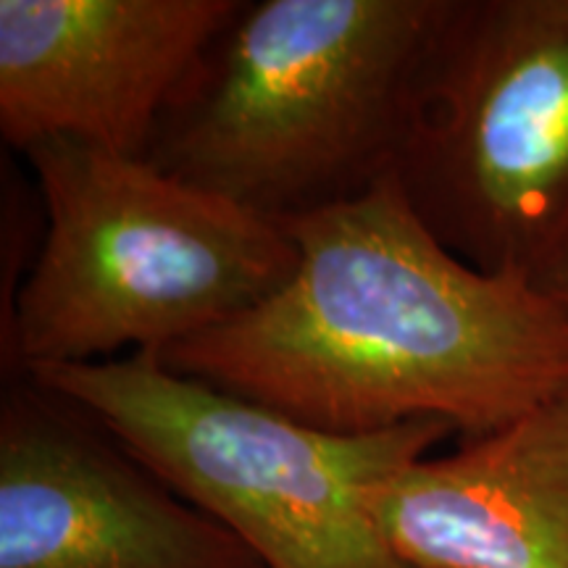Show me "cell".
I'll list each match as a JSON object with an SVG mask.
<instances>
[{"label":"cell","instance_id":"cell-4","mask_svg":"<svg viewBox=\"0 0 568 568\" xmlns=\"http://www.w3.org/2000/svg\"><path fill=\"white\" fill-rule=\"evenodd\" d=\"M24 376L95 418L264 568H416L387 542L374 495L453 435L443 422L332 435L176 374L153 353Z\"/></svg>","mask_w":568,"mask_h":568},{"label":"cell","instance_id":"cell-7","mask_svg":"<svg viewBox=\"0 0 568 568\" xmlns=\"http://www.w3.org/2000/svg\"><path fill=\"white\" fill-rule=\"evenodd\" d=\"M243 0H0V134L145 159Z\"/></svg>","mask_w":568,"mask_h":568},{"label":"cell","instance_id":"cell-3","mask_svg":"<svg viewBox=\"0 0 568 568\" xmlns=\"http://www.w3.org/2000/svg\"><path fill=\"white\" fill-rule=\"evenodd\" d=\"M24 155L45 230L3 316L13 379L122 351L159 355L247 314L295 272L282 224L148 159L71 140Z\"/></svg>","mask_w":568,"mask_h":568},{"label":"cell","instance_id":"cell-1","mask_svg":"<svg viewBox=\"0 0 568 568\" xmlns=\"http://www.w3.org/2000/svg\"><path fill=\"white\" fill-rule=\"evenodd\" d=\"M282 226L290 280L163 366L351 437L443 422L464 443L568 387L566 305L447 251L395 176Z\"/></svg>","mask_w":568,"mask_h":568},{"label":"cell","instance_id":"cell-2","mask_svg":"<svg viewBox=\"0 0 568 568\" xmlns=\"http://www.w3.org/2000/svg\"><path fill=\"white\" fill-rule=\"evenodd\" d=\"M450 0L243 3L161 119V172L287 224L393 180Z\"/></svg>","mask_w":568,"mask_h":568},{"label":"cell","instance_id":"cell-9","mask_svg":"<svg viewBox=\"0 0 568 568\" xmlns=\"http://www.w3.org/2000/svg\"><path fill=\"white\" fill-rule=\"evenodd\" d=\"M535 284L568 308V251Z\"/></svg>","mask_w":568,"mask_h":568},{"label":"cell","instance_id":"cell-6","mask_svg":"<svg viewBox=\"0 0 568 568\" xmlns=\"http://www.w3.org/2000/svg\"><path fill=\"white\" fill-rule=\"evenodd\" d=\"M0 568H264L95 418L17 376L0 403Z\"/></svg>","mask_w":568,"mask_h":568},{"label":"cell","instance_id":"cell-5","mask_svg":"<svg viewBox=\"0 0 568 568\" xmlns=\"http://www.w3.org/2000/svg\"><path fill=\"white\" fill-rule=\"evenodd\" d=\"M395 180L468 266L537 282L568 251V0H450Z\"/></svg>","mask_w":568,"mask_h":568},{"label":"cell","instance_id":"cell-8","mask_svg":"<svg viewBox=\"0 0 568 568\" xmlns=\"http://www.w3.org/2000/svg\"><path fill=\"white\" fill-rule=\"evenodd\" d=\"M374 514L416 568H568V387L450 456L414 460Z\"/></svg>","mask_w":568,"mask_h":568}]
</instances>
